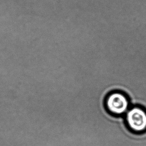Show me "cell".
Listing matches in <instances>:
<instances>
[{
  "label": "cell",
  "instance_id": "2",
  "mask_svg": "<svg viewBox=\"0 0 146 146\" xmlns=\"http://www.w3.org/2000/svg\"><path fill=\"white\" fill-rule=\"evenodd\" d=\"M127 125L133 132L140 133L146 131V111L142 108H130L125 114Z\"/></svg>",
  "mask_w": 146,
  "mask_h": 146
},
{
  "label": "cell",
  "instance_id": "1",
  "mask_svg": "<svg viewBox=\"0 0 146 146\" xmlns=\"http://www.w3.org/2000/svg\"><path fill=\"white\" fill-rule=\"evenodd\" d=\"M105 104L108 112L115 116H124L130 109L128 97L120 92L109 94L106 98Z\"/></svg>",
  "mask_w": 146,
  "mask_h": 146
}]
</instances>
